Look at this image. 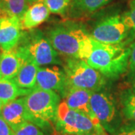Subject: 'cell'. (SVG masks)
<instances>
[{
	"instance_id": "6da1fadb",
	"label": "cell",
	"mask_w": 135,
	"mask_h": 135,
	"mask_svg": "<svg viewBox=\"0 0 135 135\" xmlns=\"http://www.w3.org/2000/svg\"><path fill=\"white\" fill-rule=\"evenodd\" d=\"M47 37L59 54L83 60L89 56L95 41L83 26L71 22L53 26Z\"/></svg>"
},
{
	"instance_id": "5bb4252c",
	"label": "cell",
	"mask_w": 135,
	"mask_h": 135,
	"mask_svg": "<svg viewBox=\"0 0 135 135\" xmlns=\"http://www.w3.org/2000/svg\"><path fill=\"white\" fill-rule=\"evenodd\" d=\"M50 11L41 1L36 2L29 5L21 19L23 30H31L43 23L50 17Z\"/></svg>"
},
{
	"instance_id": "83f0119b",
	"label": "cell",
	"mask_w": 135,
	"mask_h": 135,
	"mask_svg": "<svg viewBox=\"0 0 135 135\" xmlns=\"http://www.w3.org/2000/svg\"><path fill=\"white\" fill-rule=\"evenodd\" d=\"M4 105H5V103L0 100V113H1V110H2V107H3Z\"/></svg>"
},
{
	"instance_id": "4316f807",
	"label": "cell",
	"mask_w": 135,
	"mask_h": 135,
	"mask_svg": "<svg viewBox=\"0 0 135 135\" xmlns=\"http://www.w3.org/2000/svg\"><path fill=\"white\" fill-rule=\"evenodd\" d=\"M0 17H5V15L3 14V11L2 9V4H1V0H0Z\"/></svg>"
},
{
	"instance_id": "8992f818",
	"label": "cell",
	"mask_w": 135,
	"mask_h": 135,
	"mask_svg": "<svg viewBox=\"0 0 135 135\" xmlns=\"http://www.w3.org/2000/svg\"><path fill=\"white\" fill-rule=\"evenodd\" d=\"M68 88H77L100 92L106 85V79L86 60L67 58L63 68Z\"/></svg>"
},
{
	"instance_id": "9a60e30c",
	"label": "cell",
	"mask_w": 135,
	"mask_h": 135,
	"mask_svg": "<svg viewBox=\"0 0 135 135\" xmlns=\"http://www.w3.org/2000/svg\"><path fill=\"white\" fill-rule=\"evenodd\" d=\"M112 0H71L68 13L71 17L89 15L100 10Z\"/></svg>"
},
{
	"instance_id": "cb8c5ba5",
	"label": "cell",
	"mask_w": 135,
	"mask_h": 135,
	"mask_svg": "<svg viewBox=\"0 0 135 135\" xmlns=\"http://www.w3.org/2000/svg\"><path fill=\"white\" fill-rule=\"evenodd\" d=\"M111 135H135V122L127 121Z\"/></svg>"
},
{
	"instance_id": "3957f363",
	"label": "cell",
	"mask_w": 135,
	"mask_h": 135,
	"mask_svg": "<svg viewBox=\"0 0 135 135\" xmlns=\"http://www.w3.org/2000/svg\"><path fill=\"white\" fill-rule=\"evenodd\" d=\"M31 122L41 129H47L56 122L61 96L51 90L34 89L24 96Z\"/></svg>"
},
{
	"instance_id": "f546056e",
	"label": "cell",
	"mask_w": 135,
	"mask_h": 135,
	"mask_svg": "<svg viewBox=\"0 0 135 135\" xmlns=\"http://www.w3.org/2000/svg\"><path fill=\"white\" fill-rule=\"evenodd\" d=\"M1 78H2V77H1V74H0V79H1Z\"/></svg>"
},
{
	"instance_id": "4fadbf2b",
	"label": "cell",
	"mask_w": 135,
	"mask_h": 135,
	"mask_svg": "<svg viewBox=\"0 0 135 135\" xmlns=\"http://www.w3.org/2000/svg\"><path fill=\"white\" fill-rule=\"evenodd\" d=\"M24 62L25 59L15 47L0 53V74L2 78L14 79Z\"/></svg>"
},
{
	"instance_id": "d6986e66",
	"label": "cell",
	"mask_w": 135,
	"mask_h": 135,
	"mask_svg": "<svg viewBox=\"0 0 135 135\" xmlns=\"http://www.w3.org/2000/svg\"><path fill=\"white\" fill-rule=\"evenodd\" d=\"M121 110L122 115L127 121L135 122V95L127 89L121 94Z\"/></svg>"
},
{
	"instance_id": "7c38bea8",
	"label": "cell",
	"mask_w": 135,
	"mask_h": 135,
	"mask_svg": "<svg viewBox=\"0 0 135 135\" xmlns=\"http://www.w3.org/2000/svg\"><path fill=\"white\" fill-rule=\"evenodd\" d=\"M92 92V91L83 89L69 88L62 98L69 108L81 112L89 116L93 121L100 123L95 116L90 104V98Z\"/></svg>"
},
{
	"instance_id": "ffe728a7",
	"label": "cell",
	"mask_w": 135,
	"mask_h": 135,
	"mask_svg": "<svg viewBox=\"0 0 135 135\" xmlns=\"http://www.w3.org/2000/svg\"><path fill=\"white\" fill-rule=\"evenodd\" d=\"M122 20L128 29H129L128 38L124 42L125 44H130L135 40V0H130L128 10L121 15Z\"/></svg>"
},
{
	"instance_id": "e0dca14e",
	"label": "cell",
	"mask_w": 135,
	"mask_h": 135,
	"mask_svg": "<svg viewBox=\"0 0 135 135\" xmlns=\"http://www.w3.org/2000/svg\"><path fill=\"white\" fill-rule=\"evenodd\" d=\"M32 90L20 88L13 79H0V100L5 104L20 97L27 95Z\"/></svg>"
},
{
	"instance_id": "9c48e42d",
	"label": "cell",
	"mask_w": 135,
	"mask_h": 135,
	"mask_svg": "<svg viewBox=\"0 0 135 135\" xmlns=\"http://www.w3.org/2000/svg\"><path fill=\"white\" fill-rule=\"evenodd\" d=\"M35 88L51 90L63 97L68 90L66 76L64 70L56 67H39Z\"/></svg>"
},
{
	"instance_id": "277c9868",
	"label": "cell",
	"mask_w": 135,
	"mask_h": 135,
	"mask_svg": "<svg viewBox=\"0 0 135 135\" xmlns=\"http://www.w3.org/2000/svg\"><path fill=\"white\" fill-rule=\"evenodd\" d=\"M23 32L16 50L25 61H30L38 66L61 64L59 53L54 49L48 37L40 30H28Z\"/></svg>"
},
{
	"instance_id": "484cf974",
	"label": "cell",
	"mask_w": 135,
	"mask_h": 135,
	"mask_svg": "<svg viewBox=\"0 0 135 135\" xmlns=\"http://www.w3.org/2000/svg\"><path fill=\"white\" fill-rule=\"evenodd\" d=\"M131 91L135 95V81L131 83Z\"/></svg>"
},
{
	"instance_id": "52a82bcc",
	"label": "cell",
	"mask_w": 135,
	"mask_h": 135,
	"mask_svg": "<svg viewBox=\"0 0 135 135\" xmlns=\"http://www.w3.org/2000/svg\"><path fill=\"white\" fill-rule=\"evenodd\" d=\"M92 110L108 134H113L122 125V117L116 101L110 95L93 92L90 98Z\"/></svg>"
},
{
	"instance_id": "ac0fdd59",
	"label": "cell",
	"mask_w": 135,
	"mask_h": 135,
	"mask_svg": "<svg viewBox=\"0 0 135 135\" xmlns=\"http://www.w3.org/2000/svg\"><path fill=\"white\" fill-rule=\"evenodd\" d=\"M5 17H15L20 20L30 5L29 0H1Z\"/></svg>"
},
{
	"instance_id": "f1b7e54d",
	"label": "cell",
	"mask_w": 135,
	"mask_h": 135,
	"mask_svg": "<svg viewBox=\"0 0 135 135\" xmlns=\"http://www.w3.org/2000/svg\"><path fill=\"white\" fill-rule=\"evenodd\" d=\"M38 1H40V0H29L30 4H32V3H35V2H38Z\"/></svg>"
},
{
	"instance_id": "d4e9b609",
	"label": "cell",
	"mask_w": 135,
	"mask_h": 135,
	"mask_svg": "<svg viewBox=\"0 0 135 135\" xmlns=\"http://www.w3.org/2000/svg\"><path fill=\"white\" fill-rule=\"evenodd\" d=\"M0 135H15L13 130L8 124L0 116Z\"/></svg>"
},
{
	"instance_id": "5b68a950",
	"label": "cell",
	"mask_w": 135,
	"mask_h": 135,
	"mask_svg": "<svg viewBox=\"0 0 135 135\" xmlns=\"http://www.w3.org/2000/svg\"><path fill=\"white\" fill-rule=\"evenodd\" d=\"M55 129L61 135H108L100 123L69 108L64 101L59 106Z\"/></svg>"
},
{
	"instance_id": "2e32d148",
	"label": "cell",
	"mask_w": 135,
	"mask_h": 135,
	"mask_svg": "<svg viewBox=\"0 0 135 135\" xmlns=\"http://www.w3.org/2000/svg\"><path fill=\"white\" fill-rule=\"evenodd\" d=\"M38 68L39 66L37 65L26 60L13 80L21 89L33 90L36 86V77Z\"/></svg>"
},
{
	"instance_id": "30bf717a",
	"label": "cell",
	"mask_w": 135,
	"mask_h": 135,
	"mask_svg": "<svg viewBox=\"0 0 135 135\" xmlns=\"http://www.w3.org/2000/svg\"><path fill=\"white\" fill-rule=\"evenodd\" d=\"M21 21L15 17H0V49L8 51L18 44L23 35Z\"/></svg>"
},
{
	"instance_id": "7402d4cb",
	"label": "cell",
	"mask_w": 135,
	"mask_h": 135,
	"mask_svg": "<svg viewBox=\"0 0 135 135\" xmlns=\"http://www.w3.org/2000/svg\"><path fill=\"white\" fill-rule=\"evenodd\" d=\"M15 135H45L38 126L27 122L15 131Z\"/></svg>"
},
{
	"instance_id": "603a6c76",
	"label": "cell",
	"mask_w": 135,
	"mask_h": 135,
	"mask_svg": "<svg viewBox=\"0 0 135 135\" xmlns=\"http://www.w3.org/2000/svg\"><path fill=\"white\" fill-rule=\"evenodd\" d=\"M131 50L130 56L128 59V82L132 83L135 81V41L129 44Z\"/></svg>"
},
{
	"instance_id": "ba28073f",
	"label": "cell",
	"mask_w": 135,
	"mask_h": 135,
	"mask_svg": "<svg viewBox=\"0 0 135 135\" xmlns=\"http://www.w3.org/2000/svg\"><path fill=\"white\" fill-rule=\"evenodd\" d=\"M90 35L101 43L117 44L124 43L128 39L129 29L123 23L121 15H111L99 20Z\"/></svg>"
},
{
	"instance_id": "7a4b0ae2",
	"label": "cell",
	"mask_w": 135,
	"mask_h": 135,
	"mask_svg": "<svg viewBox=\"0 0 135 135\" xmlns=\"http://www.w3.org/2000/svg\"><path fill=\"white\" fill-rule=\"evenodd\" d=\"M131 50L124 43H101L95 40L86 62L90 66L109 79H116L128 71Z\"/></svg>"
},
{
	"instance_id": "44dd1931",
	"label": "cell",
	"mask_w": 135,
	"mask_h": 135,
	"mask_svg": "<svg viewBox=\"0 0 135 135\" xmlns=\"http://www.w3.org/2000/svg\"><path fill=\"white\" fill-rule=\"evenodd\" d=\"M47 7L50 13L63 16L68 13L71 0H40Z\"/></svg>"
},
{
	"instance_id": "8fae6325",
	"label": "cell",
	"mask_w": 135,
	"mask_h": 135,
	"mask_svg": "<svg viewBox=\"0 0 135 135\" xmlns=\"http://www.w3.org/2000/svg\"><path fill=\"white\" fill-rule=\"evenodd\" d=\"M0 116L15 132L26 122H31V117L25 104L24 96L5 104L1 110Z\"/></svg>"
}]
</instances>
